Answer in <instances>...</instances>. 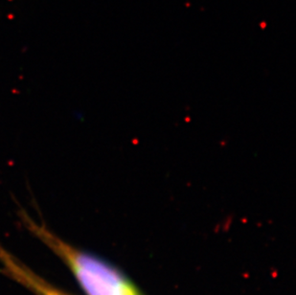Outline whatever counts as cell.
I'll use <instances>...</instances> for the list:
<instances>
[{"instance_id":"cell-2","label":"cell","mask_w":296,"mask_h":295,"mask_svg":"<svg viewBox=\"0 0 296 295\" xmlns=\"http://www.w3.org/2000/svg\"><path fill=\"white\" fill-rule=\"evenodd\" d=\"M0 268L5 276L35 295H70L40 277L2 245H0Z\"/></svg>"},{"instance_id":"cell-1","label":"cell","mask_w":296,"mask_h":295,"mask_svg":"<svg viewBox=\"0 0 296 295\" xmlns=\"http://www.w3.org/2000/svg\"><path fill=\"white\" fill-rule=\"evenodd\" d=\"M22 222L71 270L87 295H139L119 270L97 256L72 246L42 222L21 215Z\"/></svg>"}]
</instances>
